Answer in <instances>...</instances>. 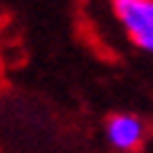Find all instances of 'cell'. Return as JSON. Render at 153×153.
I'll list each match as a JSON object with an SVG mask.
<instances>
[{"mask_svg": "<svg viewBox=\"0 0 153 153\" xmlns=\"http://www.w3.org/2000/svg\"><path fill=\"white\" fill-rule=\"evenodd\" d=\"M141 50H143V52H148V54H153V37H151V40H146V42L141 45Z\"/></svg>", "mask_w": 153, "mask_h": 153, "instance_id": "obj_3", "label": "cell"}, {"mask_svg": "<svg viewBox=\"0 0 153 153\" xmlns=\"http://www.w3.org/2000/svg\"><path fill=\"white\" fill-rule=\"evenodd\" d=\"M111 5L116 20L136 47L153 37V0H111Z\"/></svg>", "mask_w": 153, "mask_h": 153, "instance_id": "obj_1", "label": "cell"}, {"mask_svg": "<svg viewBox=\"0 0 153 153\" xmlns=\"http://www.w3.org/2000/svg\"><path fill=\"white\" fill-rule=\"evenodd\" d=\"M0 72H3V52H0Z\"/></svg>", "mask_w": 153, "mask_h": 153, "instance_id": "obj_4", "label": "cell"}, {"mask_svg": "<svg viewBox=\"0 0 153 153\" xmlns=\"http://www.w3.org/2000/svg\"><path fill=\"white\" fill-rule=\"evenodd\" d=\"M104 136H106V143L114 151L133 153L146 141V123H143L141 116H136L131 111H119V114H111L106 119Z\"/></svg>", "mask_w": 153, "mask_h": 153, "instance_id": "obj_2", "label": "cell"}]
</instances>
